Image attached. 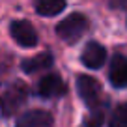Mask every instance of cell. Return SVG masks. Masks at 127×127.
I'll return each mask as SVG.
<instances>
[{
    "label": "cell",
    "mask_w": 127,
    "mask_h": 127,
    "mask_svg": "<svg viewBox=\"0 0 127 127\" xmlns=\"http://www.w3.org/2000/svg\"><path fill=\"white\" fill-rule=\"evenodd\" d=\"M108 127H127V103H122L114 108L108 120Z\"/></svg>",
    "instance_id": "cell-11"
},
{
    "label": "cell",
    "mask_w": 127,
    "mask_h": 127,
    "mask_svg": "<svg viewBox=\"0 0 127 127\" xmlns=\"http://www.w3.org/2000/svg\"><path fill=\"white\" fill-rule=\"evenodd\" d=\"M52 116L47 110H28L17 120V127H52Z\"/></svg>",
    "instance_id": "cell-8"
},
{
    "label": "cell",
    "mask_w": 127,
    "mask_h": 127,
    "mask_svg": "<svg viewBox=\"0 0 127 127\" xmlns=\"http://www.w3.org/2000/svg\"><path fill=\"white\" fill-rule=\"evenodd\" d=\"M23 71L24 73H37V71H45L52 65V54L51 52H41V54L34 56L30 60H24L23 64Z\"/></svg>",
    "instance_id": "cell-9"
},
{
    "label": "cell",
    "mask_w": 127,
    "mask_h": 127,
    "mask_svg": "<svg viewBox=\"0 0 127 127\" xmlns=\"http://www.w3.org/2000/svg\"><path fill=\"white\" fill-rule=\"evenodd\" d=\"M36 11L43 17H52L58 15L60 11H64L65 8V0H34Z\"/></svg>",
    "instance_id": "cell-10"
},
{
    "label": "cell",
    "mask_w": 127,
    "mask_h": 127,
    "mask_svg": "<svg viewBox=\"0 0 127 127\" xmlns=\"http://www.w3.org/2000/svg\"><path fill=\"white\" fill-rule=\"evenodd\" d=\"M77 90L79 95L82 97V101L92 108H101V99H103V92H101L99 82L90 75H80L77 79Z\"/></svg>",
    "instance_id": "cell-3"
},
{
    "label": "cell",
    "mask_w": 127,
    "mask_h": 127,
    "mask_svg": "<svg viewBox=\"0 0 127 127\" xmlns=\"http://www.w3.org/2000/svg\"><path fill=\"white\" fill-rule=\"evenodd\" d=\"M103 120H105L103 108H95V110H92V114L86 118V127H101Z\"/></svg>",
    "instance_id": "cell-12"
},
{
    "label": "cell",
    "mask_w": 127,
    "mask_h": 127,
    "mask_svg": "<svg viewBox=\"0 0 127 127\" xmlns=\"http://www.w3.org/2000/svg\"><path fill=\"white\" fill-rule=\"evenodd\" d=\"M9 34L15 39V43L24 49L37 45V32L28 21H13L11 26H9Z\"/></svg>",
    "instance_id": "cell-4"
},
{
    "label": "cell",
    "mask_w": 127,
    "mask_h": 127,
    "mask_svg": "<svg viewBox=\"0 0 127 127\" xmlns=\"http://www.w3.org/2000/svg\"><path fill=\"white\" fill-rule=\"evenodd\" d=\"M65 92V84L56 73H49L37 84V94L41 97H60Z\"/></svg>",
    "instance_id": "cell-6"
},
{
    "label": "cell",
    "mask_w": 127,
    "mask_h": 127,
    "mask_svg": "<svg viewBox=\"0 0 127 127\" xmlns=\"http://www.w3.org/2000/svg\"><path fill=\"white\" fill-rule=\"evenodd\" d=\"M110 4L116 8H127V0H110Z\"/></svg>",
    "instance_id": "cell-13"
},
{
    "label": "cell",
    "mask_w": 127,
    "mask_h": 127,
    "mask_svg": "<svg viewBox=\"0 0 127 127\" xmlns=\"http://www.w3.org/2000/svg\"><path fill=\"white\" fill-rule=\"evenodd\" d=\"M88 19L80 13H71L64 21H60L56 26V34L60 39H64L65 43H75L86 34L88 30Z\"/></svg>",
    "instance_id": "cell-1"
},
{
    "label": "cell",
    "mask_w": 127,
    "mask_h": 127,
    "mask_svg": "<svg viewBox=\"0 0 127 127\" xmlns=\"http://www.w3.org/2000/svg\"><path fill=\"white\" fill-rule=\"evenodd\" d=\"M108 79H110L112 86L127 88V58H125V56H122V54L112 56Z\"/></svg>",
    "instance_id": "cell-7"
},
{
    "label": "cell",
    "mask_w": 127,
    "mask_h": 127,
    "mask_svg": "<svg viewBox=\"0 0 127 127\" xmlns=\"http://www.w3.org/2000/svg\"><path fill=\"white\" fill-rule=\"evenodd\" d=\"M107 62V49L97 41H90L82 51V64L88 69H99Z\"/></svg>",
    "instance_id": "cell-5"
},
{
    "label": "cell",
    "mask_w": 127,
    "mask_h": 127,
    "mask_svg": "<svg viewBox=\"0 0 127 127\" xmlns=\"http://www.w3.org/2000/svg\"><path fill=\"white\" fill-rule=\"evenodd\" d=\"M26 97H28L26 84H23V82L11 84L8 90H4V94L0 95V114L6 116V118L13 116L26 103Z\"/></svg>",
    "instance_id": "cell-2"
}]
</instances>
